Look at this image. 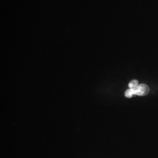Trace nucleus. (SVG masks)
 Instances as JSON below:
<instances>
[{"label": "nucleus", "mask_w": 158, "mask_h": 158, "mask_svg": "<svg viewBox=\"0 0 158 158\" xmlns=\"http://www.w3.org/2000/svg\"><path fill=\"white\" fill-rule=\"evenodd\" d=\"M149 92V87L145 84L138 85L135 87L125 91V96L127 98H131L134 94L139 96H147Z\"/></svg>", "instance_id": "obj_1"}, {"label": "nucleus", "mask_w": 158, "mask_h": 158, "mask_svg": "<svg viewBox=\"0 0 158 158\" xmlns=\"http://www.w3.org/2000/svg\"><path fill=\"white\" fill-rule=\"evenodd\" d=\"M138 85V80H132V81L130 82V83H129L128 86H129L130 89H132V88L135 87Z\"/></svg>", "instance_id": "obj_2"}]
</instances>
